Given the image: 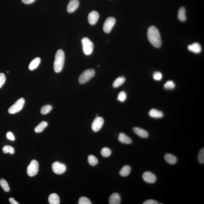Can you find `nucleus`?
<instances>
[{"mask_svg":"<svg viewBox=\"0 0 204 204\" xmlns=\"http://www.w3.org/2000/svg\"><path fill=\"white\" fill-rule=\"evenodd\" d=\"M148 40L154 47L159 48L161 47V36L158 30L156 27L152 26L148 28Z\"/></svg>","mask_w":204,"mask_h":204,"instance_id":"1","label":"nucleus"},{"mask_svg":"<svg viewBox=\"0 0 204 204\" xmlns=\"http://www.w3.org/2000/svg\"><path fill=\"white\" fill-rule=\"evenodd\" d=\"M64 62V53L62 50H58L56 54L54 62V69L55 72H60L63 69Z\"/></svg>","mask_w":204,"mask_h":204,"instance_id":"2","label":"nucleus"},{"mask_svg":"<svg viewBox=\"0 0 204 204\" xmlns=\"http://www.w3.org/2000/svg\"><path fill=\"white\" fill-rule=\"evenodd\" d=\"M95 72L93 69H89L84 71L80 75L79 82L81 84H84L88 82L90 80L94 77Z\"/></svg>","mask_w":204,"mask_h":204,"instance_id":"3","label":"nucleus"},{"mask_svg":"<svg viewBox=\"0 0 204 204\" xmlns=\"http://www.w3.org/2000/svg\"><path fill=\"white\" fill-rule=\"evenodd\" d=\"M83 50L84 54L87 55H90L93 52L94 46L93 43L88 38L82 39Z\"/></svg>","mask_w":204,"mask_h":204,"instance_id":"4","label":"nucleus"},{"mask_svg":"<svg viewBox=\"0 0 204 204\" xmlns=\"http://www.w3.org/2000/svg\"><path fill=\"white\" fill-rule=\"evenodd\" d=\"M25 100L23 98H20L15 102L11 107H9L8 111L11 114H15L19 112L22 109L25 104Z\"/></svg>","mask_w":204,"mask_h":204,"instance_id":"5","label":"nucleus"},{"mask_svg":"<svg viewBox=\"0 0 204 204\" xmlns=\"http://www.w3.org/2000/svg\"><path fill=\"white\" fill-rule=\"evenodd\" d=\"M39 171V164L36 160L31 161L27 168V174L30 177H34L37 174Z\"/></svg>","mask_w":204,"mask_h":204,"instance_id":"6","label":"nucleus"},{"mask_svg":"<svg viewBox=\"0 0 204 204\" xmlns=\"http://www.w3.org/2000/svg\"><path fill=\"white\" fill-rule=\"evenodd\" d=\"M52 169L54 173L61 175L66 172V167L64 164L59 162H55L52 164Z\"/></svg>","mask_w":204,"mask_h":204,"instance_id":"7","label":"nucleus"},{"mask_svg":"<svg viewBox=\"0 0 204 204\" xmlns=\"http://www.w3.org/2000/svg\"><path fill=\"white\" fill-rule=\"evenodd\" d=\"M116 20L113 17H109L106 20L103 25V30L106 33H109L115 24Z\"/></svg>","mask_w":204,"mask_h":204,"instance_id":"8","label":"nucleus"},{"mask_svg":"<svg viewBox=\"0 0 204 204\" xmlns=\"http://www.w3.org/2000/svg\"><path fill=\"white\" fill-rule=\"evenodd\" d=\"M104 123V120L101 117H97L93 120L92 124V130L95 132L99 131L101 129Z\"/></svg>","mask_w":204,"mask_h":204,"instance_id":"9","label":"nucleus"},{"mask_svg":"<svg viewBox=\"0 0 204 204\" xmlns=\"http://www.w3.org/2000/svg\"><path fill=\"white\" fill-rule=\"evenodd\" d=\"M142 177L144 181L148 183H154L156 180V175L153 173L149 171L144 172Z\"/></svg>","mask_w":204,"mask_h":204,"instance_id":"10","label":"nucleus"},{"mask_svg":"<svg viewBox=\"0 0 204 204\" xmlns=\"http://www.w3.org/2000/svg\"><path fill=\"white\" fill-rule=\"evenodd\" d=\"M99 18V14L97 12L93 11L88 15V21L91 25H94L97 23Z\"/></svg>","mask_w":204,"mask_h":204,"instance_id":"11","label":"nucleus"},{"mask_svg":"<svg viewBox=\"0 0 204 204\" xmlns=\"http://www.w3.org/2000/svg\"><path fill=\"white\" fill-rule=\"evenodd\" d=\"M80 2L78 0H70L67 7L68 13H72L75 11L79 6Z\"/></svg>","mask_w":204,"mask_h":204,"instance_id":"12","label":"nucleus"},{"mask_svg":"<svg viewBox=\"0 0 204 204\" xmlns=\"http://www.w3.org/2000/svg\"><path fill=\"white\" fill-rule=\"evenodd\" d=\"M134 133L141 138H145L149 137L147 131L144 129L138 127H135L133 129Z\"/></svg>","mask_w":204,"mask_h":204,"instance_id":"13","label":"nucleus"},{"mask_svg":"<svg viewBox=\"0 0 204 204\" xmlns=\"http://www.w3.org/2000/svg\"><path fill=\"white\" fill-rule=\"evenodd\" d=\"M121 198L120 195L118 193H114L109 198L110 204H119L121 203Z\"/></svg>","mask_w":204,"mask_h":204,"instance_id":"14","label":"nucleus"},{"mask_svg":"<svg viewBox=\"0 0 204 204\" xmlns=\"http://www.w3.org/2000/svg\"><path fill=\"white\" fill-rule=\"evenodd\" d=\"M118 140L121 143L127 145L131 144L132 141L131 138L123 133L119 134L118 138Z\"/></svg>","mask_w":204,"mask_h":204,"instance_id":"15","label":"nucleus"},{"mask_svg":"<svg viewBox=\"0 0 204 204\" xmlns=\"http://www.w3.org/2000/svg\"><path fill=\"white\" fill-rule=\"evenodd\" d=\"M188 49L190 51L195 54L200 53L202 49L200 45L198 43H194L188 46Z\"/></svg>","mask_w":204,"mask_h":204,"instance_id":"16","label":"nucleus"},{"mask_svg":"<svg viewBox=\"0 0 204 204\" xmlns=\"http://www.w3.org/2000/svg\"><path fill=\"white\" fill-rule=\"evenodd\" d=\"M164 158L165 161L169 164H175L177 162V158L176 156L173 155L170 153H166L164 156Z\"/></svg>","mask_w":204,"mask_h":204,"instance_id":"17","label":"nucleus"},{"mask_svg":"<svg viewBox=\"0 0 204 204\" xmlns=\"http://www.w3.org/2000/svg\"><path fill=\"white\" fill-rule=\"evenodd\" d=\"M149 114L151 117L155 118H162L164 116L161 111H159L156 109H152L150 110Z\"/></svg>","mask_w":204,"mask_h":204,"instance_id":"18","label":"nucleus"},{"mask_svg":"<svg viewBox=\"0 0 204 204\" xmlns=\"http://www.w3.org/2000/svg\"><path fill=\"white\" fill-rule=\"evenodd\" d=\"M48 200L50 204H59L60 199L59 196L55 193L50 194L48 197Z\"/></svg>","mask_w":204,"mask_h":204,"instance_id":"19","label":"nucleus"},{"mask_svg":"<svg viewBox=\"0 0 204 204\" xmlns=\"http://www.w3.org/2000/svg\"><path fill=\"white\" fill-rule=\"evenodd\" d=\"M41 61L40 58H38V57L35 58V59L33 60L30 63L29 67H28L29 70H33L36 69L40 64Z\"/></svg>","mask_w":204,"mask_h":204,"instance_id":"20","label":"nucleus"},{"mask_svg":"<svg viewBox=\"0 0 204 204\" xmlns=\"http://www.w3.org/2000/svg\"><path fill=\"white\" fill-rule=\"evenodd\" d=\"M131 171V168L129 165L124 166L119 171V175L122 177H126L128 176Z\"/></svg>","mask_w":204,"mask_h":204,"instance_id":"21","label":"nucleus"},{"mask_svg":"<svg viewBox=\"0 0 204 204\" xmlns=\"http://www.w3.org/2000/svg\"><path fill=\"white\" fill-rule=\"evenodd\" d=\"M48 123L47 122L43 121L39 123L35 129V131L37 133H41L47 127Z\"/></svg>","mask_w":204,"mask_h":204,"instance_id":"22","label":"nucleus"},{"mask_svg":"<svg viewBox=\"0 0 204 204\" xmlns=\"http://www.w3.org/2000/svg\"><path fill=\"white\" fill-rule=\"evenodd\" d=\"M178 16L179 20L181 21H184L186 20V9L183 7H182L179 9Z\"/></svg>","mask_w":204,"mask_h":204,"instance_id":"23","label":"nucleus"},{"mask_svg":"<svg viewBox=\"0 0 204 204\" xmlns=\"http://www.w3.org/2000/svg\"><path fill=\"white\" fill-rule=\"evenodd\" d=\"M126 79L124 77H118L115 80L113 84V86L114 88H117L124 83Z\"/></svg>","mask_w":204,"mask_h":204,"instance_id":"24","label":"nucleus"},{"mask_svg":"<svg viewBox=\"0 0 204 204\" xmlns=\"http://www.w3.org/2000/svg\"><path fill=\"white\" fill-rule=\"evenodd\" d=\"M88 162L90 165L92 166H95L98 162L97 158L93 155H90L88 156Z\"/></svg>","mask_w":204,"mask_h":204,"instance_id":"25","label":"nucleus"},{"mask_svg":"<svg viewBox=\"0 0 204 204\" xmlns=\"http://www.w3.org/2000/svg\"><path fill=\"white\" fill-rule=\"evenodd\" d=\"M0 185L4 191L6 192H8L9 191L10 189H9V184L5 179H0Z\"/></svg>","mask_w":204,"mask_h":204,"instance_id":"26","label":"nucleus"},{"mask_svg":"<svg viewBox=\"0 0 204 204\" xmlns=\"http://www.w3.org/2000/svg\"><path fill=\"white\" fill-rule=\"evenodd\" d=\"M111 150L109 148H104L101 149V153L104 157H108L111 156Z\"/></svg>","mask_w":204,"mask_h":204,"instance_id":"27","label":"nucleus"},{"mask_svg":"<svg viewBox=\"0 0 204 204\" xmlns=\"http://www.w3.org/2000/svg\"><path fill=\"white\" fill-rule=\"evenodd\" d=\"M3 152L4 153H9L13 154L14 153V149L13 147L9 145H5L2 148Z\"/></svg>","mask_w":204,"mask_h":204,"instance_id":"28","label":"nucleus"},{"mask_svg":"<svg viewBox=\"0 0 204 204\" xmlns=\"http://www.w3.org/2000/svg\"><path fill=\"white\" fill-rule=\"evenodd\" d=\"M52 107L51 106L46 105L42 107L41 110V113L43 115H46L50 112L52 110Z\"/></svg>","mask_w":204,"mask_h":204,"instance_id":"29","label":"nucleus"},{"mask_svg":"<svg viewBox=\"0 0 204 204\" xmlns=\"http://www.w3.org/2000/svg\"><path fill=\"white\" fill-rule=\"evenodd\" d=\"M198 161L201 164H203L204 163V149L202 148L200 150L198 156Z\"/></svg>","mask_w":204,"mask_h":204,"instance_id":"30","label":"nucleus"},{"mask_svg":"<svg viewBox=\"0 0 204 204\" xmlns=\"http://www.w3.org/2000/svg\"><path fill=\"white\" fill-rule=\"evenodd\" d=\"M175 85L174 82L172 81H167L164 85V88L166 89L172 90L175 88Z\"/></svg>","mask_w":204,"mask_h":204,"instance_id":"31","label":"nucleus"},{"mask_svg":"<svg viewBox=\"0 0 204 204\" xmlns=\"http://www.w3.org/2000/svg\"><path fill=\"white\" fill-rule=\"evenodd\" d=\"M127 98V95L124 91H122L118 95L117 100L121 102H124Z\"/></svg>","mask_w":204,"mask_h":204,"instance_id":"32","label":"nucleus"},{"mask_svg":"<svg viewBox=\"0 0 204 204\" xmlns=\"http://www.w3.org/2000/svg\"><path fill=\"white\" fill-rule=\"evenodd\" d=\"M78 203L79 204H91L90 200L87 198V197H81L79 199Z\"/></svg>","mask_w":204,"mask_h":204,"instance_id":"33","label":"nucleus"},{"mask_svg":"<svg viewBox=\"0 0 204 204\" xmlns=\"http://www.w3.org/2000/svg\"><path fill=\"white\" fill-rule=\"evenodd\" d=\"M162 75L160 72H156L153 75V78L156 81H160L162 78Z\"/></svg>","mask_w":204,"mask_h":204,"instance_id":"34","label":"nucleus"},{"mask_svg":"<svg viewBox=\"0 0 204 204\" xmlns=\"http://www.w3.org/2000/svg\"><path fill=\"white\" fill-rule=\"evenodd\" d=\"M6 81V77L3 73H0V88H2Z\"/></svg>","mask_w":204,"mask_h":204,"instance_id":"35","label":"nucleus"},{"mask_svg":"<svg viewBox=\"0 0 204 204\" xmlns=\"http://www.w3.org/2000/svg\"><path fill=\"white\" fill-rule=\"evenodd\" d=\"M7 137L8 139L12 141H14L15 140V137L14 136L13 134H12L11 132H8L7 134Z\"/></svg>","mask_w":204,"mask_h":204,"instance_id":"36","label":"nucleus"},{"mask_svg":"<svg viewBox=\"0 0 204 204\" xmlns=\"http://www.w3.org/2000/svg\"><path fill=\"white\" fill-rule=\"evenodd\" d=\"M158 202L153 200H148L143 203V204H158Z\"/></svg>","mask_w":204,"mask_h":204,"instance_id":"37","label":"nucleus"},{"mask_svg":"<svg viewBox=\"0 0 204 204\" xmlns=\"http://www.w3.org/2000/svg\"><path fill=\"white\" fill-rule=\"evenodd\" d=\"M21 1L23 3L26 4H32L36 0H21Z\"/></svg>","mask_w":204,"mask_h":204,"instance_id":"38","label":"nucleus"},{"mask_svg":"<svg viewBox=\"0 0 204 204\" xmlns=\"http://www.w3.org/2000/svg\"><path fill=\"white\" fill-rule=\"evenodd\" d=\"M9 202L10 203V204H19L18 202H16V201L13 198H9Z\"/></svg>","mask_w":204,"mask_h":204,"instance_id":"39","label":"nucleus"},{"mask_svg":"<svg viewBox=\"0 0 204 204\" xmlns=\"http://www.w3.org/2000/svg\"><path fill=\"white\" fill-rule=\"evenodd\" d=\"M7 73H9V71H7Z\"/></svg>","mask_w":204,"mask_h":204,"instance_id":"40","label":"nucleus"}]
</instances>
